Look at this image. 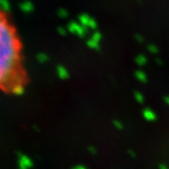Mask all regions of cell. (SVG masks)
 <instances>
[{
    "label": "cell",
    "instance_id": "cell-1",
    "mask_svg": "<svg viewBox=\"0 0 169 169\" xmlns=\"http://www.w3.org/2000/svg\"><path fill=\"white\" fill-rule=\"evenodd\" d=\"M27 83L22 41L8 14L0 9V91L20 94Z\"/></svg>",
    "mask_w": 169,
    "mask_h": 169
}]
</instances>
